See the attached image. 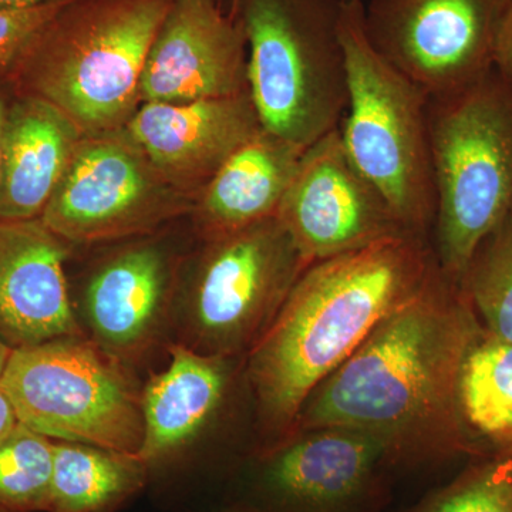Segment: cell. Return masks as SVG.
<instances>
[{
	"label": "cell",
	"mask_w": 512,
	"mask_h": 512,
	"mask_svg": "<svg viewBox=\"0 0 512 512\" xmlns=\"http://www.w3.org/2000/svg\"><path fill=\"white\" fill-rule=\"evenodd\" d=\"M476 315L440 265L303 404L293 433L346 427L386 441L393 457L458 444V382L478 340Z\"/></svg>",
	"instance_id": "1"
},
{
	"label": "cell",
	"mask_w": 512,
	"mask_h": 512,
	"mask_svg": "<svg viewBox=\"0 0 512 512\" xmlns=\"http://www.w3.org/2000/svg\"><path fill=\"white\" fill-rule=\"evenodd\" d=\"M437 266L429 237L412 231L309 265L248 350V382L266 436L278 444L288 440L313 390L416 295Z\"/></svg>",
	"instance_id": "2"
},
{
	"label": "cell",
	"mask_w": 512,
	"mask_h": 512,
	"mask_svg": "<svg viewBox=\"0 0 512 512\" xmlns=\"http://www.w3.org/2000/svg\"><path fill=\"white\" fill-rule=\"evenodd\" d=\"M173 0H67L10 76L84 136L127 126L141 106L151 43Z\"/></svg>",
	"instance_id": "3"
},
{
	"label": "cell",
	"mask_w": 512,
	"mask_h": 512,
	"mask_svg": "<svg viewBox=\"0 0 512 512\" xmlns=\"http://www.w3.org/2000/svg\"><path fill=\"white\" fill-rule=\"evenodd\" d=\"M429 141L441 271L460 284L485 239L512 215V82L497 69L430 96Z\"/></svg>",
	"instance_id": "4"
},
{
	"label": "cell",
	"mask_w": 512,
	"mask_h": 512,
	"mask_svg": "<svg viewBox=\"0 0 512 512\" xmlns=\"http://www.w3.org/2000/svg\"><path fill=\"white\" fill-rule=\"evenodd\" d=\"M348 106L339 133L350 160L407 231L429 237L436 212L430 94L380 55L365 29V0H342Z\"/></svg>",
	"instance_id": "5"
},
{
	"label": "cell",
	"mask_w": 512,
	"mask_h": 512,
	"mask_svg": "<svg viewBox=\"0 0 512 512\" xmlns=\"http://www.w3.org/2000/svg\"><path fill=\"white\" fill-rule=\"evenodd\" d=\"M248 47V93L262 128L306 148L348 106L342 0H237Z\"/></svg>",
	"instance_id": "6"
},
{
	"label": "cell",
	"mask_w": 512,
	"mask_h": 512,
	"mask_svg": "<svg viewBox=\"0 0 512 512\" xmlns=\"http://www.w3.org/2000/svg\"><path fill=\"white\" fill-rule=\"evenodd\" d=\"M0 390L19 423L49 439L131 456L143 444L141 393L124 363L86 335L13 349Z\"/></svg>",
	"instance_id": "7"
},
{
	"label": "cell",
	"mask_w": 512,
	"mask_h": 512,
	"mask_svg": "<svg viewBox=\"0 0 512 512\" xmlns=\"http://www.w3.org/2000/svg\"><path fill=\"white\" fill-rule=\"evenodd\" d=\"M308 266L276 217L205 241L181 302L183 343L224 357L251 349Z\"/></svg>",
	"instance_id": "8"
},
{
	"label": "cell",
	"mask_w": 512,
	"mask_h": 512,
	"mask_svg": "<svg viewBox=\"0 0 512 512\" xmlns=\"http://www.w3.org/2000/svg\"><path fill=\"white\" fill-rule=\"evenodd\" d=\"M194 208L126 128L84 136L40 221L69 244L143 237Z\"/></svg>",
	"instance_id": "9"
},
{
	"label": "cell",
	"mask_w": 512,
	"mask_h": 512,
	"mask_svg": "<svg viewBox=\"0 0 512 512\" xmlns=\"http://www.w3.org/2000/svg\"><path fill=\"white\" fill-rule=\"evenodd\" d=\"M512 0H369L370 43L430 96L457 92L494 69Z\"/></svg>",
	"instance_id": "10"
},
{
	"label": "cell",
	"mask_w": 512,
	"mask_h": 512,
	"mask_svg": "<svg viewBox=\"0 0 512 512\" xmlns=\"http://www.w3.org/2000/svg\"><path fill=\"white\" fill-rule=\"evenodd\" d=\"M276 218L308 265L407 231L350 160L339 127L305 148Z\"/></svg>",
	"instance_id": "11"
},
{
	"label": "cell",
	"mask_w": 512,
	"mask_h": 512,
	"mask_svg": "<svg viewBox=\"0 0 512 512\" xmlns=\"http://www.w3.org/2000/svg\"><path fill=\"white\" fill-rule=\"evenodd\" d=\"M248 92V47L220 0H173L141 77V103L180 104Z\"/></svg>",
	"instance_id": "12"
},
{
	"label": "cell",
	"mask_w": 512,
	"mask_h": 512,
	"mask_svg": "<svg viewBox=\"0 0 512 512\" xmlns=\"http://www.w3.org/2000/svg\"><path fill=\"white\" fill-rule=\"evenodd\" d=\"M126 131L171 187L195 198L225 161L262 130L249 93L141 103Z\"/></svg>",
	"instance_id": "13"
},
{
	"label": "cell",
	"mask_w": 512,
	"mask_h": 512,
	"mask_svg": "<svg viewBox=\"0 0 512 512\" xmlns=\"http://www.w3.org/2000/svg\"><path fill=\"white\" fill-rule=\"evenodd\" d=\"M390 457L386 441L367 431H302L268 450L259 484L284 512H343L365 497Z\"/></svg>",
	"instance_id": "14"
},
{
	"label": "cell",
	"mask_w": 512,
	"mask_h": 512,
	"mask_svg": "<svg viewBox=\"0 0 512 512\" xmlns=\"http://www.w3.org/2000/svg\"><path fill=\"white\" fill-rule=\"evenodd\" d=\"M177 271L173 252L158 241L134 242L107 256L83 295L93 342L123 363L143 356L170 319Z\"/></svg>",
	"instance_id": "15"
},
{
	"label": "cell",
	"mask_w": 512,
	"mask_h": 512,
	"mask_svg": "<svg viewBox=\"0 0 512 512\" xmlns=\"http://www.w3.org/2000/svg\"><path fill=\"white\" fill-rule=\"evenodd\" d=\"M67 245L40 218L0 220V340L10 348L86 335L67 285Z\"/></svg>",
	"instance_id": "16"
},
{
	"label": "cell",
	"mask_w": 512,
	"mask_h": 512,
	"mask_svg": "<svg viewBox=\"0 0 512 512\" xmlns=\"http://www.w3.org/2000/svg\"><path fill=\"white\" fill-rule=\"evenodd\" d=\"M84 134L39 97L10 100L3 130L0 220L40 218Z\"/></svg>",
	"instance_id": "17"
},
{
	"label": "cell",
	"mask_w": 512,
	"mask_h": 512,
	"mask_svg": "<svg viewBox=\"0 0 512 512\" xmlns=\"http://www.w3.org/2000/svg\"><path fill=\"white\" fill-rule=\"evenodd\" d=\"M170 363L141 392L144 437L137 457L148 470L167 463L200 437L227 394L229 357L205 355L185 343L168 346Z\"/></svg>",
	"instance_id": "18"
},
{
	"label": "cell",
	"mask_w": 512,
	"mask_h": 512,
	"mask_svg": "<svg viewBox=\"0 0 512 512\" xmlns=\"http://www.w3.org/2000/svg\"><path fill=\"white\" fill-rule=\"evenodd\" d=\"M303 151L264 128L238 148L195 198L204 241L276 217Z\"/></svg>",
	"instance_id": "19"
},
{
	"label": "cell",
	"mask_w": 512,
	"mask_h": 512,
	"mask_svg": "<svg viewBox=\"0 0 512 512\" xmlns=\"http://www.w3.org/2000/svg\"><path fill=\"white\" fill-rule=\"evenodd\" d=\"M148 473L137 456L55 441V473L47 512H114L146 485Z\"/></svg>",
	"instance_id": "20"
},
{
	"label": "cell",
	"mask_w": 512,
	"mask_h": 512,
	"mask_svg": "<svg viewBox=\"0 0 512 512\" xmlns=\"http://www.w3.org/2000/svg\"><path fill=\"white\" fill-rule=\"evenodd\" d=\"M458 407L471 429L512 458L511 343L478 338L461 369Z\"/></svg>",
	"instance_id": "21"
},
{
	"label": "cell",
	"mask_w": 512,
	"mask_h": 512,
	"mask_svg": "<svg viewBox=\"0 0 512 512\" xmlns=\"http://www.w3.org/2000/svg\"><path fill=\"white\" fill-rule=\"evenodd\" d=\"M458 285L488 336L512 345V215L480 245Z\"/></svg>",
	"instance_id": "22"
},
{
	"label": "cell",
	"mask_w": 512,
	"mask_h": 512,
	"mask_svg": "<svg viewBox=\"0 0 512 512\" xmlns=\"http://www.w3.org/2000/svg\"><path fill=\"white\" fill-rule=\"evenodd\" d=\"M55 473V440L19 423L0 441V508L47 512Z\"/></svg>",
	"instance_id": "23"
},
{
	"label": "cell",
	"mask_w": 512,
	"mask_h": 512,
	"mask_svg": "<svg viewBox=\"0 0 512 512\" xmlns=\"http://www.w3.org/2000/svg\"><path fill=\"white\" fill-rule=\"evenodd\" d=\"M417 512H512V458L473 468Z\"/></svg>",
	"instance_id": "24"
},
{
	"label": "cell",
	"mask_w": 512,
	"mask_h": 512,
	"mask_svg": "<svg viewBox=\"0 0 512 512\" xmlns=\"http://www.w3.org/2000/svg\"><path fill=\"white\" fill-rule=\"evenodd\" d=\"M67 0H47L28 8L0 9V79H10L39 33Z\"/></svg>",
	"instance_id": "25"
},
{
	"label": "cell",
	"mask_w": 512,
	"mask_h": 512,
	"mask_svg": "<svg viewBox=\"0 0 512 512\" xmlns=\"http://www.w3.org/2000/svg\"><path fill=\"white\" fill-rule=\"evenodd\" d=\"M494 69L512 82V2L495 46Z\"/></svg>",
	"instance_id": "26"
},
{
	"label": "cell",
	"mask_w": 512,
	"mask_h": 512,
	"mask_svg": "<svg viewBox=\"0 0 512 512\" xmlns=\"http://www.w3.org/2000/svg\"><path fill=\"white\" fill-rule=\"evenodd\" d=\"M18 424L19 420L12 404L6 394L0 390V441L5 440Z\"/></svg>",
	"instance_id": "27"
},
{
	"label": "cell",
	"mask_w": 512,
	"mask_h": 512,
	"mask_svg": "<svg viewBox=\"0 0 512 512\" xmlns=\"http://www.w3.org/2000/svg\"><path fill=\"white\" fill-rule=\"evenodd\" d=\"M10 100L0 92V171H2L3 130H5L6 114H8Z\"/></svg>",
	"instance_id": "28"
},
{
	"label": "cell",
	"mask_w": 512,
	"mask_h": 512,
	"mask_svg": "<svg viewBox=\"0 0 512 512\" xmlns=\"http://www.w3.org/2000/svg\"><path fill=\"white\" fill-rule=\"evenodd\" d=\"M47 0H0V9L28 8V6L40 5Z\"/></svg>",
	"instance_id": "29"
},
{
	"label": "cell",
	"mask_w": 512,
	"mask_h": 512,
	"mask_svg": "<svg viewBox=\"0 0 512 512\" xmlns=\"http://www.w3.org/2000/svg\"><path fill=\"white\" fill-rule=\"evenodd\" d=\"M12 352L13 349L0 340V377H2L3 372H5L6 365H8Z\"/></svg>",
	"instance_id": "30"
},
{
	"label": "cell",
	"mask_w": 512,
	"mask_h": 512,
	"mask_svg": "<svg viewBox=\"0 0 512 512\" xmlns=\"http://www.w3.org/2000/svg\"><path fill=\"white\" fill-rule=\"evenodd\" d=\"M221 512H264V511L258 510V508H254V507H232V508H228V510H224Z\"/></svg>",
	"instance_id": "31"
},
{
	"label": "cell",
	"mask_w": 512,
	"mask_h": 512,
	"mask_svg": "<svg viewBox=\"0 0 512 512\" xmlns=\"http://www.w3.org/2000/svg\"><path fill=\"white\" fill-rule=\"evenodd\" d=\"M0 512H6V511H3L2 508H0Z\"/></svg>",
	"instance_id": "32"
},
{
	"label": "cell",
	"mask_w": 512,
	"mask_h": 512,
	"mask_svg": "<svg viewBox=\"0 0 512 512\" xmlns=\"http://www.w3.org/2000/svg\"><path fill=\"white\" fill-rule=\"evenodd\" d=\"M220 2H222V0H220ZM235 2H237V0H235Z\"/></svg>",
	"instance_id": "33"
}]
</instances>
